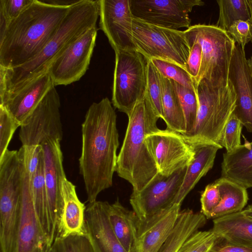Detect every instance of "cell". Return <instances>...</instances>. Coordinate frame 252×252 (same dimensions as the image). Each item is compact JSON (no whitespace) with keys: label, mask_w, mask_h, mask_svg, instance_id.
<instances>
[{"label":"cell","mask_w":252,"mask_h":252,"mask_svg":"<svg viewBox=\"0 0 252 252\" xmlns=\"http://www.w3.org/2000/svg\"><path fill=\"white\" fill-rule=\"evenodd\" d=\"M79 0H42L47 4L57 6L70 7L77 3Z\"/></svg>","instance_id":"cell-44"},{"label":"cell","mask_w":252,"mask_h":252,"mask_svg":"<svg viewBox=\"0 0 252 252\" xmlns=\"http://www.w3.org/2000/svg\"><path fill=\"white\" fill-rule=\"evenodd\" d=\"M51 247L36 215L31 183L24 166L20 219L14 252H46Z\"/></svg>","instance_id":"cell-16"},{"label":"cell","mask_w":252,"mask_h":252,"mask_svg":"<svg viewBox=\"0 0 252 252\" xmlns=\"http://www.w3.org/2000/svg\"><path fill=\"white\" fill-rule=\"evenodd\" d=\"M248 4L249 5L250 12V15H251V21L252 23V0H247ZM252 42V39L251 40Z\"/></svg>","instance_id":"cell-46"},{"label":"cell","mask_w":252,"mask_h":252,"mask_svg":"<svg viewBox=\"0 0 252 252\" xmlns=\"http://www.w3.org/2000/svg\"><path fill=\"white\" fill-rule=\"evenodd\" d=\"M34 0H0V37L9 23L19 17Z\"/></svg>","instance_id":"cell-35"},{"label":"cell","mask_w":252,"mask_h":252,"mask_svg":"<svg viewBox=\"0 0 252 252\" xmlns=\"http://www.w3.org/2000/svg\"><path fill=\"white\" fill-rule=\"evenodd\" d=\"M248 63L252 71V55L249 60H247Z\"/></svg>","instance_id":"cell-47"},{"label":"cell","mask_w":252,"mask_h":252,"mask_svg":"<svg viewBox=\"0 0 252 252\" xmlns=\"http://www.w3.org/2000/svg\"><path fill=\"white\" fill-rule=\"evenodd\" d=\"M63 206L56 237L85 235L86 207L79 200L75 186L66 178L63 181Z\"/></svg>","instance_id":"cell-20"},{"label":"cell","mask_w":252,"mask_h":252,"mask_svg":"<svg viewBox=\"0 0 252 252\" xmlns=\"http://www.w3.org/2000/svg\"><path fill=\"white\" fill-rule=\"evenodd\" d=\"M145 141L158 173L163 176L188 166L194 158L193 147L181 134L168 128L148 134Z\"/></svg>","instance_id":"cell-12"},{"label":"cell","mask_w":252,"mask_h":252,"mask_svg":"<svg viewBox=\"0 0 252 252\" xmlns=\"http://www.w3.org/2000/svg\"><path fill=\"white\" fill-rule=\"evenodd\" d=\"M212 230L217 237L241 246L252 248V220L241 212L213 220Z\"/></svg>","instance_id":"cell-25"},{"label":"cell","mask_w":252,"mask_h":252,"mask_svg":"<svg viewBox=\"0 0 252 252\" xmlns=\"http://www.w3.org/2000/svg\"><path fill=\"white\" fill-rule=\"evenodd\" d=\"M187 166L169 176L159 173L143 189L131 193L129 199L138 219V236L161 218L175 204Z\"/></svg>","instance_id":"cell-7"},{"label":"cell","mask_w":252,"mask_h":252,"mask_svg":"<svg viewBox=\"0 0 252 252\" xmlns=\"http://www.w3.org/2000/svg\"><path fill=\"white\" fill-rule=\"evenodd\" d=\"M60 142L59 140H50L41 144L52 243L56 238L58 227L63 212V181L66 178Z\"/></svg>","instance_id":"cell-14"},{"label":"cell","mask_w":252,"mask_h":252,"mask_svg":"<svg viewBox=\"0 0 252 252\" xmlns=\"http://www.w3.org/2000/svg\"><path fill=\"white\" fill-rule=\"evenodd\" d=\"M219 188L220 201L211 214L210 219H215L242 211L249 200L247 189L224 177L215 181Z\"/></svg>","instance_id":"cell-26"},{"label":"cell","mask_w":252,"mask_h":252,"mask_svg":"<svg viewBox=\"0 0 252 252\" xmlns=\"http://www.w3.org/2000/svg\"><path fill=\"white\" fill-rule=\"evenodd\" d=\"M99 29L107 37L115 53L136 50L132 38L129 0H99Z\"/></svg>","instance_id":"cell-15"},{"label":"cell","mask_w":252,"mask_h":252,"mask_svg":"<svg viewBox=\"0 0 252 252\" xmlns=\"http://www.w3.org/2000/svg\"><path fill=\"white\" fill-rule=\"evenodd\" d=\"M53 86L48 70L7 93L0 101V105L4 107L21 125Z\"/></svg>","instance_id":"cell-18"},{"label":"cell","mask_w":252,"mask_h":252,"mask_svg":"<svg viewBox=\"0 0 252 252\" xmlns=\"http://www.w3.org/2000/svg\"><path fill=\"white\" fill-rule=\"evenodd\" d=\"M60 106L59 94L53 86L21 124L19 136L22 146L41 145L50 140L61 141Z\"/></svg>","instance_id":"cell-10"},{"label":"cell","mask_w":252,"mask_h":252,"mask_svg":"<svg viewBox=\"0 0 252 252\" xmlns=\"http://www.w3.org/2000/svg\"><path fill=\"white\" fill-rule=\"evenodd\" d=\"M217 238L212 229L198 230L183 243L177 252H210Z\"/></svg>","instance_id":"cell-34"},{"label":"cell","mask_w":252,"mask_h":252,"mask_svg":"<svg viewBox=\"0 0 252 252\" xmlns=\"http://www.w3.org/2000/svg\"><path fill=\"white\" fill-rule=\"evenodd\" d=\"M163 120L168 129L181 134L186 132V120L173 81L161 75Z\"/></svg>","instance_id":"cell-28"},{"label":"cell","mask_w":252,"mask_h":252,"mask_svg":"<svg viewBox=\"0 0 252 252\" xmlns=\"http://www.w3.org/2000/svg\"><path fill=\"white\" fill-rule=\"evenodd\" d=\"M228 78L237 97L233 113L247 130L252 133V71L248 63L245 49L236 42Z\"/></svg>","instance_id":"cell-17"},{"label":"cell","mask_w":252,"mask_h":252,"mask_svg":"<svg viewBox=\"0 0 252 252\" xmlns=\"http://www.w3.org/2000/svg\"><path fill=\"white\" fill-rule=\"evenodd\" d=\"M21 124L3 106L0 105V159L6 151L13 134Z\"/></svg>","instance_id":"cell-38"},{"label":"cell","mask_w":252,"mask_h":252,"mask_svg":"<svg viewBox=\"0 0 252 252\" xmlns=\"http://www.w3.org/2000/svg\"><path fill=\"white\" fill-rule=\"evenodd\" d=\"M174 204L150 227L138 236L135 252H158L173 231L180 212Z\"/></svg>","instance_id":"cell-24"},{"label":"cell","mask_w":252,"mask_h":252,"mask_svg":"<svg viewBox=\"0 0 252 252\" xmlns=\"http://www.w3.org/2000/svg\"><path fill=\"white\" fill-rule=\"evenodd\" d=\"M52 248L54 252H94L86 235L56 237Z\"/></svg>","instance_id":"cell-37"},{"label":"cell","mask_w":252,"mask_h":252,"mask_svg":"<svg viewBox=\"0 0 252 252\" xmlns=\"http://www.w3.org/2000/svg\"><path fill=\"white\" fill-rule=\"evenodd\" d=\"M99 15V0H79L70 7L55 34L35 57L14 68L0 66V88L5 91L4 96L47 71L54 59L67 46L97 27Z\"/></svg>","instance_id":"cell-3"},{"label":"cell","mask_w":252,"mask_h":252,"mask_svg":"<svg viewBox=\"0 0 252 252\" xmlns=\"http://www.w3.org/2000/svg\"><path fill=\"white\" fill-rule=\"evenodd\" d=\"M147 95L156 115L162 120V88L160 74L150 60L147 61Z\"/></svg>","instance_id":"cell-32"},{"label":"cell","mask_w":252,"mask_h":252,"mask_svg":"<svg viewBox=\"0 0 252 252\" xmlns=\"http://www.w3.org/2000/svg\"><path fill=\"white\" fill-rule=\"evenodd\" d=\"M226 32L236 43L245 49V45L252 39V23L251 20L235 21Z\"/></svg>","instance_id":"cell-40"},{"label":"cell","mask_w":252,"mask_h":252,"mask_svg":"<svg viewBox=\"0 0 252 252\" xmlns=\"http://www.w3.org/2000/svg\"><path fill=\"white\" fill-rule=\"evenodd\" d=\"M192 146L194 151V158L187 166L182 184L175 199V204L181 205L200 179L212 168L218 151L222 148L220 145L216 144Z\"/></svg>","instance_id":"cell-21"},{"label":"cell","mask_w":252,"mask_h":252,"mask_svg":"<svg viewBox=\"0 0 252 252\" xmlns=\"http://www.w3.org/2000/svg\"><path fill=\"white\" fill-rule=\"evenodd\" d=\"M210 252H252V248L234 244L217 237Z\"/></svg>","instance_id":"cell-43"},{"label":"cell","mask_w":252,"mask_h":252,"mask_svg":"<svg viewBox=\"0 0 252 252\" xmlns=\"http://www.w3.org/2000/svg\"><path fill=\"white\" fill-rule=\"evenodd\" d=\"M147 61L137 50L115 53L112 103L127 116L146 95Z\"/></svg>","instance_id":"cell-9"},{"label":"cell","mask_w":252,"mask_h":252,"mask_svg":"<svg viewBox=\"0 0 252 252\" xmlns=\"http://www.w3.org/2000/svg\"><path fill=\"white\" fill-rule=\"evenodd\" d=\"M132 38L136 50L147 60L168 61L187 70L190 47L184 31L162 28L133 18Z\"/></svg>","instance_id":"cell-8"},{"label":"cell","mask_w":252,"mask_h":252,"mask_svg":"<svg viewBox=\"0 0 252 252\" xmlns=\"http://www.w3.org/2000/svg\"><path fill=\"white\" fill-rule=\"evenodd\" d=\"M109 203L96 200L89 203L85 214V235L94 252H127L120 243L108 216Z\"/></svg>","instance_id":"cell-19"},{"label":"cell","mask_w":252,"mask_h":252,"mask_svg":"<svg viewBox=\"0 0 252 252\" xmlns=\"http://www.w3.org/2000/svg\"><path fill=\"white\" fill-rule=\"evenodd\" d=\"M241 213L246 218L252 220V204L243 209Z\"/></svg>","instance_id":"cell-45"},{"label":"cell","mask_w":252,"mask_h":252,"mask_svg":"<svg viewBox=\"0 0 252 252\" xmlns=\"http://www.w3.org/2000/svg\"><path fill=\"white\" fill-rule=\"evenodd\" d=\"M79 172L82 176L88 201L110 188L116 171L119 146L117 115L107 97L93 102L82 124Z\"/></svg>","instance_id":"cell-1"},{"label":"cell","mask_w":252,"mask_h":252,"mask_svg":"<svg viewBox=\"0 0 252 252\" xmlns=\"http://www.w3.org/2000/svg\"><path fill=\"white\" fill-rule=\"evenodd\" d=\"M70 7L34 0L0 37V66L14 68L35 57L55 34Z\"/></svg>","instance_id":"cell-2"},{"label":"cell","mask_w":252,"mask_h":252,"mask_svg":"<svg viewBox=\"0 0 252 252\" xmlns=\"http://www.w3.org/2000/svg\"><path fill=\"white\" fill-rule=\"evenodd\" d=\"M220 197L218 186L214 182L208 185L202 192L200 197L201 212L207 219L214 209L219 205Z\"/></svg>","instance_id":"cell-39"},{"label":"cell","mask_w":252,"mask_h":252,"mask_svg":"<svg viewBox=\"0 0 252 252\" xmlns=\"http://www.w3.org/2000/svg\"><path fill=\"white\" fill-rule=\"evenodd\" d=\"M32 198L35 210L41 226L48 238L50 244L53 243L49 219L47 194L44 176V163L43 149L37 169L31 182Z\"/></svg>","instance_id":"cell-29"},{"label":"cell","mask_w":252,"mask_h":252,"mask_svg":"<svg viewBox=\"0 0 252 252\" xmlns=\"http://www.w3.org/2000/svg\"><path fill=\"white\" fill-rule=\"evenodd\" d=\"M98 28L87 31L67 46L51 63L48 71L54 86H66L79 80L88 69L95 45Z\"/></svg>","instance_id":"cell-11"},{"label":"cell","mask_w":252,"mask_h":252,"mask_svg":"<svg viewBox=\"0 0 252 252\" xmlns=\"http://www.w3.org/2000/svg\"><path fill=\"white\" fill-rule=\"evenodd\" d=\"M108 216L114 234L126 251L135 252L138 219L134 212L123 206L117 199L109 204Z\"/></svg>","instance_id":"cell-23"},{"label":"cell","mask_w":252,"mask_h":252,"mask_svg":"<svg viewBox=\"0 0 252 252\" xmlns=\"http://www.w3.org/2000/svg\"><path fill=\"white\" fill-rule=\"evenodd\" d=\"M219 16L216 26L227 31L235 21L251 20L247 0H218Z\"/></svg>","instance_id":"cell-30"},{"label":"cell","mask_w":252,"mask_h":252,"mask_svg":"<svg viewBox=\"0 0 252 252\" xmlns=\"http://www.w3.org/2000/svg\"><path fill=\"white\" fill-rule=\"evenodd\" d=\"M243 125L233 112L226 123L218 144L230 152L241 145V136Z\"/></svg>","instance_id":"cell-36"},{"label":"cell","mask_w":252,"mask_h":252,"mask_svg":"<svg viewBox=\"0 0 252 252\" xmlns=\"http://www.w3.org/2000/svg\"><path fill=\"white\" fill-rule=\"evenodd\" d=\"M24 164L31 182L34 177L42 152L41 145L22 146Z\"/></svg>","instance_id":"cell-41"},{"label":"cell","mask_w":252,"mask_h":252,"mask_svg":"<svg viewBox=\"0 0 252 252\" xmlns=\"http://www.w3.org/2000/svg\"><path fill=\"white\" fill-rule=\"evenodd\" d=\"M133 17L162 28L177 30L189 28L193 7L202 6L201 0H129Z\"/></svg>","instance_id":"cell-13"},{"label":"cell","mask_w":252,"mask_h":252,"mask_svg":"<svg viewBox=\"0 0 252 252\" xmlns=\"http://www.w3.org/2000/svg\"><path fill=\"white\" fill-rule=\"evenodd\" d=\"M150 61L163 77L172 80L182 86L196 91V87L192 78L181 66L159 59H152Z\"/></svg>","instance_id":"cell-33"},{"label":"cell","mask_w":252,"mask_h":252,"mask_svg":"<svg viewBox=\"0 0 252 252\" xmlns=\"http://www.w3.org/2000/svg\"><path fill=\"white\" fill-rule=\"evenodd\" d=\"M207 220L201 212L180 211L173 231L158 252H177L191 234L205 225Z\"/></svg>","instance_id":"cell-27"},{"label":"cell","mask_w":252,"mask_h":252,"mask_svg":"<svg viewBox=\"0 0 252 252\" xmlns=\"http://www.w3.org/2000/svg\"><path fill=\"white\" fill-rule=\"evenodd\" d=\"M46 252H54L53 250V249H52V247H50V248H49V249L46 251Z\"/></svg>","instance_id":"cell-48"},{"label":"cell","mask_w":252,"mask_h":252,"mask_svg":"<svg viewBox=\"0 0 252 252\" xmlns=\"http://www.w3.org/2000/svg\"><path fill=\"white\" fill-rule=\"evenodd\" d=\"M221 177L248 189L252 188V142L246 139L244 144L223 154Z\"/></svg>","instance_id":"cell-22"},{"label":"cell","mask_w":252,"mask_h":252,"mask_svg":"<svg viewBox=\"0 0 252 252\" xmlns=\"http://www.w3.org/2000/svg\"><path fill=\"white\" fill-rule=\"evenodd\" d=\"M128 122L121 150L117 156L116 171L132 186L133 191L144 189L158 173L145 139L159 128V119L146 94L127 116Z\"/></svg>","instance_id":"cell-4"},{"label":"cell","mask_w":252,"mask_h":252,"mask_svg":"<svg viewBox=\"0 0 252 252\" xmlns=\"http://www.w3.org/2000/svg\"><path fill=\"white\" fill-rule=\"evenodd\" d=\"M173 83L185 118L186 132L184 134H189L194 128L198 111V102L196 91L182 86L174 81Z\"/></svg>","instance_id":"cell-31"},{"label":"cell","mask_w":252,"mask_h":252,"mask_svg":"<svg viewBox=\"0 0 252 252\" xmlns=\"http://www.w3.org/2000/svg\"><path fill=\"white\" fill-rule=\"evenodd\" d=\"M196 93L198 107L194 128L190 133L182 135L191 145L219 144L236 107L237 97L233 85L228 80L226 86L216 87L203 79L197 86Z\"/></svg>","instance_id":"cell-5"},{"label":"cell","mask_w":252,"mask_h":252,"mask_svg":"<svg viewBox=\"0 0 252 252\" xmlns=\"http://www.w3.org/2000/svg\"><path fill=\"white\" fill-rule=\"evenodd\" d=\"M184 32L189 45L197 42L202 48V62L196 86L203 79L216 87L226 86L234 40L226 31L216 25H195Z\"/></svg>","instance_id":"cell-6"},{"label":"cell","mask_w":252,"mask_h":252,"mask_svg":"<svg viewBox=\"0 0 252 252\" xmlns=\"http://www.w3.org/2000/svg\"><path fill=\"white\" fill-rule=\"evenodd\" d=\"M190 53L187 63V70L192 78L195 86L200 69L202 51L201 45L197 42L189 45Z\"/></svg>","instance_id":"cell-42"}]
</instances>
